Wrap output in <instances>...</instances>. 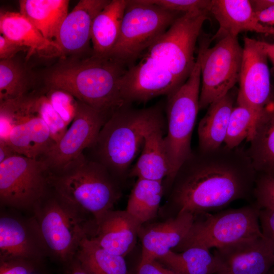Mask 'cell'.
Here are the masks:
<instances>
[{"label":"cell","mask_w":274,"mask_h":274,"mask_svg":"<svg viewBox=\"0 0 274 274\" xmlns=\"http://www.w3.org/2000/svg\"><path fill=\"white\" fill-rule=\"evenodd\" d=\"M39 229L48 257L66 269L74 261L81 242L91 237L96 226L80 216L52 191L31 214Z\"/></svg>","instance_id":"obj_5"},{"label":"cell","mask_w":274,"mask_h":274,"mask_svg":"<svg viewBox=\"0 0 274 274\" xmlns=\"http://www.w3.org/2000/svg\"><path fill=\"white\" fill-rule=\"evenodd\" d=\"M213 255L217 274H266L274 266V255L263 236L217 248Z\"/></svg>","instance_id":"obj_16"},{"label":"cell","mask_w":274,"mask_h":274,"mask_svg":"<svg viewBox=\"0 0 274 274\" xmlns=\"http://www.w3.org/2000/svg\"><path fill=\"white\" fill-rule=\"evenodd\" d=\"M166 10L185 14L196 11H206L210 13V0H147Z\"/></svg>","instance_id":"obj_36"},{"label":"cell","mask_w":274,"mask_h":274,"mask_svg":"<svg viewBox=\"0 0 274 274\" xmlns=\"http://www.w3.org/2000/svg\"><path fill=\"white\" fill-rule=\"evenodd\" d=\"M202 49L199 46L195 64L186 81L167 95V133L164 137L170 166V175L163 181L166 189L183 163L190 155L191 138L199 108Z\"/></svg>","instance_id":"obj_6"},{"label":"cell","mask_w":274,"mask_h":274,"mask_svg":"<svg viewBox=\"0 0 274 274\" xmlns=\"http://www.w3.org/2000/svg\"><path fill=\"white\" fill-rule=\"evenodd\" d=\"M127 0H111L95 17L91 29L93 54L108 56L119 36Z\"/></svg>","instance_id":"obj_26"},{"label":"cell","mask_w":274,"mask_h":274,"mask_svg":"<svg viewBox=\"0 0 274 274\" xmlns=\"http://www.w3.org/2000/svg\"><path fill=\"white\" fill-rule=\"evenodd\" d=\"M164 195L163 181L137 179L126 210L142 224L150 222L157 216Z\"/></svg>","instance_id":"obj_28"},{"label":"cell","mask_w":274,"mask_h":274,"mask_svg":"<svg viewBox=\"0 0 274 274\" xmlns=\"http://www.w3.org/2000/svg\"><path fill=\"white\" fill-rule=\"evenodd\" d=\"M236 103L260 117L272 100L268 56L261 41L245 37Z\"/></svg>","instance_id":"obj_14"},{"label":"cell","mask_w":274,"mask_h":274,"mask_svg":"<svg viewBox=\"0 0 274 274\" xmlns=\"http://www.w3.org/2000/svg\"><path fill=\"white\" fill-rule=\"evenodd\" d=\"M181 14L147 0L127 1L118 39L108 56L128 68Z\"/></svg>","instance_id":"obj_7"},{"label":"cell","mask_w":274,"mask_h":274,"mask_svg":"<svg viewBox=\"0 0 274 274\" xmlns=\"http://www.w3.org/2000/svg\"><path fill=\"white\" fill-rule=\"evenodd\" d=\"M107 120L102 114L78 100L76 114L70 127L41 159L50 173L58 171L90 148Z\"/></svg>","instance_id":"obj_13"},{"label":"cell","mask_w":274,"mask_h":274,"mask_svg":"<svg viewBox=\"0 0 274 274\" xmlns=\"http://www.w3.org/2000/svg\"><path fill=\"white\" fill-rule=\"evenodd\" d=\"M259 210L260 208L254 203L215 214L207 213L196 216L186 236L173 251L180 252L193 246L217 249L262 236Z\"/></svg>","instance_id":"obj_8"},{"label":"cell","mask_w":274,"mask_h":274,"mask_svg":"<svg viewBox=\"0 0 274 274\" xmlns=\"http://www.w3.org/2000/svg\"><path fill=\"white\" fill-rule=\"evenodd\" d=\"M219 24L211 39L217 40L227 36L237 37L244 31H251L274 36V28L261 24L249 0H212L210 9Z\"/></svg>","instance_id":"obj_20"},{"label":"cell","mask_w":274,"mask_h":274,"mask_svg":"<svg viewBox=\"0 0 274 274\" xmlns=\"http://www.w3.org/2000/svg\"><path fill=\"white\" fill-rule=\"evenodd\" d=\"M1 35L32 52L57 55L60 50L54 41L45 38L37 27L20 12L1 11Z\"/></svg>","instance_id":"obj_24"},{"label":"cell","mask_w":274,"mask_h":274,"mask_svg":"<svg viewBox=\"0 0 274 274\" xmlns=\"http://www.w3.org/2000/svg\"><path fill=\"white\" fill-rule=\"evenodd\" d=\"M127 67L109 57L93 54L60 58L44 77L45 90H65L106 118L127 107L120 82Z\"/></svg>","instance_id":"obj_2"},{"label":"cell","mask_w":274,"mask_h":274,"mask_svg":"<svg viewBox=\"0 0 274 274\" xmlns=\"http://www.w3.org/2000/svg\"><path fill=\"white\" fill-rule=\"evenodd\" d=\"M36 106L39 117L47 124L52 138L56 143L66 131L67 125L44 93L37 94Z\"/></svg>","instance_id":"obj_33"},{"label":"cell","mask_w":274,"mask_h":274,"mask_svg":"<svg viewBox=\"0 0 274 274\" xmlns=\"http://www.w3.org/2000/svg\"><path fill=\"white\" fill-rule=\"evenodd\" d=\"M271 175H272V174H271ZM272 175H274V173H273V174Z\"/></svg>","instance_id":"obj_46"},{"label":"cell","mask_w":274,"mask_h":274,"mask_svg":"<svg viewBox=\"0 0 274 274\" xmlns=\"http://www.w3.org/2000/svg\"><path fill=\"white\" fill-rule=\"evenodd\" d=\"M209 250L193 246L180 252L171 250L157 260L177 274L217 273L218 261Z\"/></svg>","instance_id":"obj_30"},{"label":"cell","mask_w":274,"mask_h":274,"mask_svg":"<svg viewBox=\"0 0 274 274\" xmlns=\"http://www.w3.org/2000/svg\"><path fill=\"white\" fill-rule=\"evenodd\" d=\"M257 174L238 147L192 150L165 189L166 201L159 213L164 219L182 213L195 217L222 209L253 194Z\"/></svg>","instance_id":"obj_1"},{"label":"cell","mask_w":274,"mask_h":274,"mask_svg":"<svg viewBox=\"0 0 274 274\" xmlns=\"http://www.w3.org/2000/svg\"><path fill=\"white\" fill-rule=\"evenodd\" d=\"M53 193L88 221L96 224L122 195V182L104 166L82 153L50 173Z\"/></svg>","instance_id":"obj_3"},{"label":"cell","mask_w":274,"mask_h":274,"mask_svg":"<svg viewBox=\"0 0 274 274\" xmlns=\"http://www.w3.org/2000/svg\"><path fill=\"white\" fill-rule=\"evenodd\" d=\"M259 220L262 235L274 255V209H260Z\"/></svg>","instance_id":"obj_38"},{"label":"cell","mask_w":274,"mask_h":274,"mask_svg":"<svg viewBox=\"0 0 274 274\" xmlns=\"http://www.w3.org/2000/svg\"><path fill=\"white\" fill-rule=\"evenodd\" d=\"M4 141L17 154L38 160H41L56 144L47 124L39 116L14 127Z\"/></svg>","instance_id":"obj_22"},{"label":"cell","mask_w":274,"mask_h":274,"mask_svg":"<svg viewBox=\"0 0 274 274\" xmlns=\"http://www.w3.org/2000/svg\"><path fill=\"white\" fill-rule=\"evenodd\" d=\"M33 83L32 75L20 61L0 60V102L30 93Z\"/></svg>","instance_id":"obj_31"},{"label":"cell","mask_w":274,"mask_h":274,"mask_svg":"<svg viewBox=\"0 0 274 274\" xmlns=\"http://www.w3.org/2000/svg\"><path fill=\"white\" fill-rule=\"evenodd\" d=\"M47 257L45 246L33 217L15 210L1 208L0 260L23 259L41 265Z\"/></svg>","instance_id":"obj_12"},{"label":"cell","mask_w":274,"mask_h":274,"mask_svg":"<svg viewBox=\"0 0 274 274\" xmlns=\"http://www.w3.org/2000/svg\"><path fill=\"white\" fill-rule=\"evenodd\" d=\"M165 128L158 127L147 134L140 155L128 177L159 181L168 178L170 170L164 142Z\"/></svg>","instance_id":"obj_21"},{"label":"cell","mask_w":274,"mask_h":274,"mask_svg":"<svg viewBox=\"0 0 274 274\" xmlns=\"http://www.w3.org/2000/svg\"><path fill=\"white\" fill-rule=\"evenodd\" d=\"M253 194L256 199L255 203L260 209H274V175L257 174Z\"/></svg>","instance_id":"obj_35"},{"label":"cell","mask_w":274,"mask_h":274,"mask_svg":"<svg viewBox=\"0 0 274 274\" xmlns=\"http://www.w3.org/2000/svg\"><path fill=\"white\" fill-rule=\"evenodd\" d=\"M194 217L190 213H182L162 221L143 224L139 233L142 250L138 267L175 248L188 233Z\"/></svg>","instance_id":"obj_18"},{"label":"cell","mask_w":274,"mask_h":274,"mask_svg":"<svg viewBox=\"0 0 274 274\" xmlns=\"http://www.w3.org/2000/svg\"><path fill=\"white\" fill-rule=\"evenodd\" d=\"M250 3L255 13L265 11L274 6V0H253Z\"/></svg>","instance_id":"obj_43"},{"label":"cell","mask_w":274,"mask_h":274,"mask_svg":"<svg viewBox=\"0 0 274 274\" xmlns=\"http://www.w3.org/2000/svg\"><path fill=\"white\" fill-rule=\"evenodd\" d=\"M54 109L68 126L74 120L78 107V100L69 92L51 88L44 93Z\"/></svg>","instance_id":"obj_34"},{"label":"cell","mask_w":274,"mask_h":274,"mask_svg":"<svg viewBox=\"0 0 274 274\" xmlns=\"http://www.w3.org/2000/svg\"><path fill=\"white\" fill-rule=\"evenodd\" d=\"M236 104L230 116L224 142L230 149L237 148L245 139L248 141L260 117L249 107Z\"/></svg>","instance_id":"obj_32"},{"label":"cell","mask_w":274,"mask_h":274,"mask_svg":"<svg viewBox=\"0 0 274 274\" xmlns=\"http://www.w3.org/2000/svg\"><path fill=\"white\" fill-rule=\"evenodd\" d=\"M181 85L163 65L143 55L139 62L127 68L122 75L120 91L124 102L129 106L132 102H145L158 96H167Z\"/></svg>","instance_id":"obj_15"},{"label":"cell","mask_w":274,"mask_h":274,"mask_svg":"<svg viewBox=\"0 0 274 274\" xmlns=\"http://www.w3.org/2000/svg\"><path fill=\"white\" fill-rule=\"evenodd\" d=\"M209 13L202 11L181 14L143 55L158 61L183 84L195 64L196 43Z\"/></svg>","instance_id":"obj_10"},{"label":"cell","mask_w":274,"mask_h":274,"mask_svg":"<svg viewBox=\"0 0 274 274\" xmlns=\"http://www.w3.org/2000/svg\"><path fill=\"white\" fill-rule=\"evenodd\" d=\"M18 154L5 141L0 140V163Z\"/></svg>","instance_id":"obj_42"},{"label":"cell","mask_w":274,"mask_h":274,"mask_svg":"<svg viewBox=\"0 0 274 274\" xmlns=\"http://www.w3.org/2000/svg\"><path fill=\"white\" fill-rule=\"evenodd\" d=\"M160 106L143 109L123 107L105 122L89 148L92 159L104 166L121 182L142 149L145 139L153 129L166 126Z\"/></svg>","instance_id":"obj_4"},{"label":"cell","mask_w":274,"mask_h":274,"mask_svg":"<svg viewBox=\"0 0 274 274\" xmlns=\"http://www.w3.org/2000/svg\"><path fill=\"white\" fill-rule=\"evenodd\" d=\"M272 274H274V272H273V273H272Z\"/></svg>","instance_id":"obj_47"},{"label":"cell","mask_w":274,"mask_h":274,"mask_svg":"<svg viewBox=\"0 0 274 274\" xmlns=\"http://www.w3.org/2000/svg\"><path fill=\"white\" fill-rule=\"evenodd\" d=\"M20 13L47 39L54 41L68 14L67 0H20Z\"/></svg>","instance_id":"obj_27"},{"label":"cell","mask_w":274,"mask_h":274,"mask_svg":"<svg viewBox=\"0 0 274 274\" xmlns=\"http://www.w3.org/2000/svg\"><path fill=\"white\" fill-rule=\"evenodd\" d=\"M40 265L23 259L0 260V274H31Z\"/></svg>","instance_id":"obj_37"},{"label":"cell","mask_w":274,"mask_h":274,"mask_svg":"<svg viewBox=\"0 0 274 274\" xmlns=\"http://www.w3.org/2000/svg\"><path fill=\"white\" fill-rule=\"evenodd\" d=\"M235 96L231 90L208 107L206 114L200 120L198 126L199 149L212 150L223 145Z\"/></svg>","instance_id":"obj_25"},{"label":"cell","mask_w":274,"mask_h":274,"mask_svg":"<svg viewBox=\"0 0 274 274\" xmlns=\"http://www.w3.org/2000/svg\"><path fill=\"white\" fill-rule=\"evenodd\" d=\"M211 41L205 38L200 43L202 55L199 110L226 95L239 78L243 48L237 37H224L210 48Z\"/></svg>","instance_id":"obj_11"},{"label":"cell","mask_w":274,"mask_h":274,"mask_svg":"<svg viewBox=\"0 0 274 274\" xmlns=\"http://www.w3.org/2000/svg\"><path fill=\"white\" fill-rule=\"evenodd\" d=\"M142 225L126 210H112L98 220L90 238L109 252L124 257L135 247Z\"/></svg>","instance_id":"obj_19"},{"label":"cell","mask_w":274,"mask_h":274,"mask_svg":"<svg viewBox=\"0 0 274 274\" xmlns=\"http://www.w3.org/2000/svg\"><path fill=\"white\" fill-rule=\"evenodd\" d=\"M261 44L268 58L270 59L274 66V43H270L261 41Z\"/></svg>","instance_id":"obj_45"},{"label":"cell","mask_w":274,"mask_h":274,"mask_svg":"<svg viewBox=\"0 0 274 274\" xmlns=\"http://www.w3.org/2000/svg\"><path fill=\"white\" fill-rule=\"evenodd\" d=\"M26 48L22 47L4 36H0V59L8 60L14 58L16 54Z\"/></svg>","instance_id":"obj_39"},{"label":"cell","mask_w":274,"mask_h":274,"mask_svg":"<svg viewBox=\"0 0 274 274\" xmlns=\"http://www.w3.org/2000/svg\"><path fill=\"white\" fill-rule=\"evenodd\" d=\"M75 258L87 274H130L124 257L109 252L88 237L81 242Z\"/></svg>","instance_id":"obj_29"},{"label":"cell","mask_w":274,"mask_h":274,"mask_svg":"<svg viewBox=\"0 0 274 274\" xmlns=\"http://www.w3.org/2000/svg\"><path fill=\"white\" fill-rule=\"evenodd\" d=\"M256 13L261 24L274 28V6L265 11Z\"/></svg>","instance_id":"obj_41"},{"label":"cell","mask_w":274,"mask_h":274,"mask_svg":"<svg viewBox=\"0 0 274 274\" xmlns=\"http://www.w3.org/2000/svg\"><path fill=\"white\" fill-rule=\"evenodd\" d=\"M110 1L81 0L68 13L54 40L59 48L60 58L93 53L89 47L93 22Z\"/></svg>","instance_id":"obj_17"},{"label":"cell","mask_w":274,"mask_h":274,"mask_svg":"<svg viewBox=\"0 0 274 274\" xmlns=\"http://www.w3.org/2000/svg\"><path fill=\"white\" fill-rule=\"evenodd\" d=\"M67 271L68 274H87L76 258L67 269Z\"/></svg>","instance_id":"obj_44"},{"label":"cell","mask_w":274,"mask_h":274,"mask_svg":"<svg viewBox=\"0 0 274 274\" xmlns=\"http://www.w3.org/2000/svg\"><path fill=\"white\" fill-rule=\"evenodd\" d=\"M246 151L257 173H274V100L257 120Z\"/></svg>","instance_id":"obj_23"},{"label":"cell","mask_w":274,"mask_h":274,"mask_svg":"<svg viewBox=\"0 0 274 274\" xmlns=\"http://www.w3.org/2000/svg\"><path fill=\"white\" fill-rule=\"evenodd\" d=\"M136 274H177L158 260L145 263L136 269Z\"/></svg>","instance_id":"obj_40"},{"label":"cell","mask_w":274,"mask_h":274,"mask_svg":"<svg viewBox=\"0 0 274 274\" xmlns=\"http://www.w3.org/2000/svg\"><path fill=\"white\" fill-rule=\"evenodd\" d=\"M51 191L50 172L43 160L18 154L0 163L1 208L30 215Z\"/></svg>","instance_id":"obj_9"}]
</instances>
